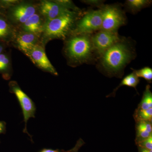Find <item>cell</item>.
<instances>
[{
    "label": "cell",
    "mask_w": 152,
    "mask_h": 152,
    "mask_svg": "<svg viewBox=\"0 0 152 152\" xmlns=\"http://www.w3.org/2000/svg\"><path fill=\"white\" fill-rule=\"evenodd\" d=\"M77 15V12H74L47 20L43 29L44 39H65L72 28Z\"/></svg>",
    "instance_id": "7a4b0ae2"
},
{
    "label": "cell",
    "mask_w": 152,
    "mask_h": 152,
    "mask_svg": "<svg viewBox=\"0 0 152 152\" xmlns=\"http://www.w3.org/2000/svg\"><path fill=\"white\" fill-rule=\"evenodd\" d=\"M34 6L28 3H22L15 6L11 11L12 19L17 23L23 24L36 12Z\"/></svg>",
    "instance_id": "30bf717a"
},
{
    "label": "cell",
    "mask_w": 152,
    "mask_h": 152,
    "mask_svg": "<svg viewBox=\"0 0 152 152\" xmlns=\"http://www.w3.org/2000/svg\"><path fill=\"white\" fill-rule=\"evenodd\" d=\"M102 23L100 30L117 33V31L126 21V18L121 9L116 5L103 6L101 8Z\"/></svg>",
    "instance_id": "277c9868"
},
{
    "label": "cell",
    "mask_w": 152,
    "mask_h": 152,
    "mask_svg": "<svg viewBox=\"0 0 152 152\" xmlns=\"http://www.w3.org/2000/svg\"><path fill=\"white\" fill-rule=\"evenodd\" d=\"M10 91L15 95L23 111L25 126L23 132L26 133L32 138V137L27 130V123L30 118H35L36 107L35 104L32 100L24 92L16 82L11 81L9 84Z\"/></svg>",
    "instance_id": "5b68a950"
},
{
    "label": "cell",
    "mask_w": 152,
    "mask_h": 152,
    "mask_svg": "<svg viewBox=\"0 0 152 152\" xmlns=\"http://www.w3.org/2000/svg\"><path fill=\"white\" fill-rule=\"evenodd\" d=\"M84 143V142L83 141L82 139H80L77 142L75 146L73 148L69 150V151H65L64 150H53L51 149L44 148L39 152H77L78 151L80 147H81Z\"/></svg>",
    "instance_id": "ffe728a7"
},
{
    "label": "cell",
    "mask_w": 152,
    "mask_h": 152,
    "mask_svg": "<svg viewBox=\"0 0 152 152\" xmlns=\"http://www.w3.org/2000/svg\"><path fill=\"white\" fill-rule=\"evenodd\" d=\"M18 2L17 1H3L2 2L5 4L6 5H12L15 4Z\"/></svg>",
    "instance_id": "d4e9b609"
},
{
    "label": "cell",
    "mask_w": 152,
    "mask_h": 152,
    "mask_svg": "<svg viewBox=\"0 0 152 152\" xmlns=\"http://www.w3.org/2000/svg\"><path fill=\"white\" fill-rule=\"evenodd\" d=\"M11 28L5 20L0 18V39H4L10 35Z\"/></svg>",
    "instance_id": "d6986e66"
},
{
    "label": "cell",
    "mask_w": 152,
    "mask_h": 152,
    "mask_svg": "<svg viewBox=\"0 0 152 152\" xmlns=\"http://www.w3.org/2000/svg\"><path fill=\"white\" fill-rule=\"evenodd\" d=\"M140 83V79L133 72L132 73L128 75L125 77L120 85L114 90V91L111 94H115L116 91L120 87L123 86H127L132 87V88H134L136 89V87L137 86L138 84Z\"/></svg>",
    "instance_id": "9a60e30c"
},
{
    "label": "cell",
    "mask_w": 152,
    "mask_h": 152,
    "mask_svg": "<svg viewBox=\"0 0 152 152\" xmlns=\"http://www.w3.org/2000/svg\"><path fill=\"white\" fill-rule=\"evenodd\" d=\"M6 123L4 121H0V134H5Z\"/></svg>",
    "instance_id": "cb8c5ba5"
},
{
    "label": "cell",
    "mask_w": 152,
    "mask_h": 152,
    "mask_svg": "<svg viewBox=\"0 0 152 152\" xmlns=\"http://www.w3.org/2000/svg\"><path fill=\"white\" fill-rule=\"evenodd\" d=\"M133 70V72L138 77L144 78L149 83L152 80V69L149 67H145L139 70Z\"/></svg>",
    "instance_id": "ac0fdd59"
},
{
    "label": "cell",
    "mask_w": 152,
    "mask_h": 152,
    "mask_svg": "<svg viewBox=\"0 0 152 152\" xmlns=\"http://www.w3.org/2000/svg\"><path fill=\"white\" fill-rule=\"evenodd\" d=\"M93 49L89 35H77L67 41L66 52L72 61L83 63L88 61L91 58Z\"/></svg>",
    "instance_id": "3957f363"
},
{
    "label": "cell",
    "mask_w": 152,
    "mask_h": 152,
    "mask_svg": "<svg viewBox=\"0 0 152 152\" xmlns=\"http://www.w3.org/2000/svg\"><path fill=\"white\" fill-rule=\"evenodd\" d=\"M151 108H152V93L151 91V86L148 85L146 86L141 101L137 109L146 110Z\"/></svg>",
    "instance_id": "5bb4252c"
},
{
    "label": "cell",
    "mask_w": 152,
    "mask_h": 152,
    "mask_svg": "<svg viewBox=\"0 0 152 152\" xmlns=\"http://www.w3.org/2000/svg\"><path fill=\"white\" fill-rule=\"evenodd\" d=\"M23 25L25 32L31 33L37 36L42 33L44 24L40 16L38 14H34Z\"/></svg>",
    "instance_id": "8fae6325"
},
{
    "label": "cell",
    "mask_w": 152,
    "mask_h": 152,
    "mask_svg": "<svg viewBox=\"0 0 152 152\" xmlns=\"http://www.w3.org/2000/svg\"><path fill=\"white\" fill-rule=\"evenodd\" d=\"M136 144L145 140L152 135V122L147 121L136 122Z\"/></svg>",
    "instance_id": "4fadbf2b"
},
{
    "label": "cell",
    "mask_w": 152,
    "mask_h": 152,
    "mask_svg": "<svg viewBox=\"0 0 152 152\" xmlns=\"http://www.w3.org/2000/svg\"><path fill=\"white\" fill-rule=\"evenodd\" d=\"M38 36L31 33L25 32L20 35L17 39L19 48L26 55L37 44Z\"/></svg>",
    "instance_id": "7c38bea8"
},
{
    "label": "cell",
    "mask_w": 152,
    "mask_h": 152,
    "mask_svg": "<svg viewBox=\"0 0 152 152\" xmlns=\"http://www.w3.org/2000/svg\"><path fill=\"white\" fill-rule=\"evenodd\" d=\"M133 53L126 42L120 40L109 48L101 56V64L109 73L116 74L130 61Z\"/></svg>",
    "instance_id": "6da1fadb"
},
{
    "label": "cell",
    "mask_w": 152,
    "mask_h": 152,
    "mask_svg": "<svg viewBox=\"0 0 152 152\" xmlns=\"http://www.w3.org/2000/svg\"><path fill=\"white\" fill-rule=\"evenodd\" d=\"M3 50H4V48H3L2 45H0V54H2V52H3Z\"/></svg>",
    "instance_id": "4316f807"
},
{
    "label": "cell",
    "mask_w": 152,
    "mask_h": 152,
    "mask_svg": "<svg viewBox=\"0 0 152 152\" xmlns=\"http://www.w3.org/2000/svg\"><path fill=\"white\" fill-rule=\"evenodd\" d=\"M139 148V152H152L151 150L146 149L142 148Z\"/></svg>",
    "instance_id": "484cf974"
},
{
    "label": "cell",
    "mask_w": 152,
    "mask_h": 152,
    "mask_svg": "<svg viewBox=\"0 0 152 152\" xmlns=\"http://www.w3.org/2000/svg\"><path fill=\"white\" fill-rule=\"evenodd\" d=\"M102 23V15L101 10L87 12L77 24L74 33L77 35H89L101 29Z\"/></svg>",
    "instance_id": "8992f818"
},
{
    "label": "cell",
    "mask_w": 152,
    "mask_h": 152,
    "mask_svg": "<svg viewBox=\"0 0 152 152\" xmlns=\"http://www.w3.org/2000/svg\"><path fill=\"white\" fill-rule=\"evenodd\" d=\"M137 145L139 147L149 150H152V135L145 140L139 142Z\"/></svg>",
    "instance_id": "7402d4cb"
},
{
    "label": "cell",
    "mask_w": 152,
    "mask_h": 152,
    "mask_svg": "<svg viewBox=\"0 0 152 152\" xmlns=\"http://www.w3.org/2000/svg\"><path fill=\"white\" fill-rule=\"evenodd\" d=\"M39 67L50 73L58 75L56 69L47 57L42 47L37 45L26 55Z\"/></svg>",
    "instance_id": "ba28073f"
},
{
    "label": "cell",
    "mask_w": 152,
    "mask_h": 152,
    "mask_svg": "<svg viewBox=\"0 0 152 152\" xmlns=\"http://www.w3.org/2000/svg\"><path fill=\"white\" fill-rule=\"evenodd\" d=\"M133 116L136 122L142 121L152 122V108L146 110L136 109Z\"/></svg>",
    "instance_id": "e0dca14e"
},
{
    "label": "cell",
    "mask_w": 152,
    "mask_h": 152,
    "mask_svg": "<svg viewBox=\"0 0 152 152\" xmlns=\"http://www.w3.org/2000/svg\"><path fill=\"white\" fill-rule=\"evenodd\" d=\"M84 3H86L87 4L91 5L92 6H94L96 7H102V4L104 2L103 1H99V0H87V1H83Z\"/></svg>",
    "instance_id": "603a6c76"
},
{
    "label": "cell",
    "mask_w": 152,
    "mask_h": 152,
    "mask_svg": "<svg viewBox=\"0 0 152 152\" xmlns=\"http://www.w3.org/2000/svg\"><path fill=\"white\" fill-rule=\"evenodd\" d=\"M91 39L93 48L101 56L109 48L121 40L118 33L102 30L96 33Z\"/></svg>",
    "instance_id": "52a82bcc"
},
{
    "label": "cell",
    "mask_w": 152,
    "mask_h": 152,
    "mask_svg": "<svg viewBox=\"0 0 152 152\" xmlns=\"http://www.w3.org/2000/svg\"><path fill=\"white\" fill-rule=\"evenodd\" d=\"M10 65V60L5 54H0V72H4L7 71Z\"/></svg>",
    "instance_id": "44dd1931"
},
{
    "label": "cell",
    "mask_w": 152,
    "mask_h": 152,
    "mask_svg": "<svg viewBox=\"0 0 152 152\" xmlns=\"http://www.w3.org/2000/svg\"><path fill=\"white\" fill-rule=\"evenodd\" d=\"M40 11L47 20H52L66 14L77 12L68 10L55 1H41Z\"/></svg>",
    "instance_id": "9c48e42d"
},
{
    "label": "cell",
    "mask_w": 152,
    "mask_h": 152,
    "mask_svg": "<svg viewBox=\"0 0 152 152\" xmlns=\"http://www.w3.org/2000/svg\"><path fill=\"white\" fill-rule=\"evenodd\" d=\"M151 2L148 0H128L126 1V4L131 12H136L150 5Z\"/></svg>",
    "instance_id": "2e32d148"
}]
</instances>
